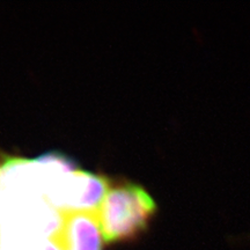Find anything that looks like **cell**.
<instances>
[{"label": "cell", "mask_w": 250, "mask_h": 250, "mask_svg": "<svg viewBox=\"0 0 250 250\" xmlns=\"http://www.w3.org/2000/svg\"><path fill=\"white\" fill-rule=\"evenodd\" d=\"M110 180L83 169L59 175L50 183L45 197L54 208L62 213L73 211L98 212Z\"/></svg>", "instance_id": "obj_2"}, {"label": "cell", "mask_w": 250, "mask_h": 250, "mask_svg": "<svg viewBox=\"0 0 250 250\" xmlns=\"http://www.w3.org/2000/svg\"><path fill=\"white\" fill-rule=\"evenodd\" d=\"M156 212L152 196L139 184H110L98 215L105 242L129 241L147 229Z\"/></svg>", "instance_id": "obj_1"}, {"label": "cell", "mask_w": 250, "mask_h": 250, "mask_svg": "<svg viewBox=\"0 0 250 250\" xmlns=\"http://www.w3.org/2000/svg\"><path fill=\"white\" fill-rule=\"evenodd\" d=\"M55 241L62 250H102L104 240L98 212H65Z\"/></svg>", "instance_id": "obj_3"}]
</instances>
